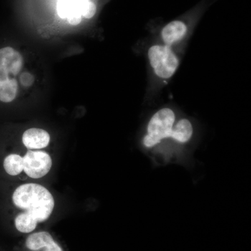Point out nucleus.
<instances>
[{"instance_id": "1", "label": "nucleus", "mask_w": 251, "mask_h": 251, "mask_svg": "<svg viewBox=\"0 0 251 251\" xmlns=\"http://www.w3.org/2000/svg\"><path fill=\"white\" fill-rule=\"evenodd\" d=\"M11 198L16 207L24 210L15 219L16 229L23 233L32 232L39 223L49 219L53 211V196L41 185H21L15 190Z\"/></svg>"}, {"instance_id": "2", "label": "nucleus", "mask_w": 251, "mask_h": 251, "mask_svg": "<svg viewBox=\"0 0 251 251\" xmlns=\"http://www.w3.org/2000/svg\"><path fill=\"white\" fill-rule=\"evenodd\" d=\"M23 67V56L11 47L0 49V101L10 103L17 97L18 85L15 77Z\"/></svg>"}, {"instance_id": "3", "label": "nucleus", "mask_w": 251, "mask_h": 251, "mask_svg": "<svg viewBox=\"0 0 251 251\" xmlns=\"http://www.w3.org/2000/svg\"><path fill=\"white\" fill-rule=\"evenodd\" d=\"M175 120L174 112L171 109L163 108L156 112L149 122L148 134L143 140L145 146L152 148L165 138L174 139L173 125Z\"/></svg>"}, {"instance_id": "4", "label": "nucleus", "mask_w": 251, "mask_h": 251, "mask_svg": "<svg viewBox=\"0 0 251 251\" xmlns=\"http://www.w3.org/2000/svg\"><path fill=\"white\" fill-rule=\"evenodd\" d=\"M148 56L155 74L161 78L173 76L179 65L177 57L168 46H152Z\"/></svg>"}, {"instance_id": "5", "label": "nucleus", "mask_w": 251, "mask_h": 251, "mask_svg": "<svg viewBox=\"0 0 251 251\" xmlns=\"http://www.w3.org/2000/svg\"><path fill=\"white\" fill-rule=\"evenodd\" d=\"M49 153L42 151H27L23 157V171L29 177L39 179L46 176L52 168Z\"/></svg>"}, {"instance_id": "6", "label": "nucleus", "mask_w": 251, "mask_h": 251, "mask_svg": "<svg viewBox=\"0 0 251 251\" xmlns=\"http://www.w3.org/2000/svg\"><path fill=\"white\" fill-rule=\"evenodd\" d=\"M91 0H58L57 14L59 17L67 18L69 24L77 25L81 22L84 11Z\"/></svg>"}, {"instance_id": "7", "label": "nucleus", "mask_w": 251, "mask_h": 251, "mask_svg": "<svg viewBox=\"0 0 251 251\" xmlns=\"http://www.w3.org/2000/svg\"><path fill=\"white\" fill-rule=\"evenodd\" d=\"M26 247L31 251L45 249V251H63L47 232H36L29 236L26 241Z\"/></svg>"}, {"instance_id": "8", "label": "nucleus", "mask_w": 251, "mask_h": 251, "mask_svg": "<svg viewBox=\"0 0 251 251\" xmlns=\"http://www.w3.org/2000/svg\"><path fill=\"white\" fill-rule=\"evenodd\" d=\"M23 143L28 150H41L49 145V133L41 128H31L24 132Z\"/></svg>"}, {"instance_id": "9", "label": "nucleus", "mask_w": 251, "mask_h": 251, "mask_svg": "<svg viewBox=\"0 0 251 251\" xmlns=\"http://www.w3.org/2000/svg\"><path fill=\"white\" fill-rule=\"evenodd\" d=\"M187 27L184 23L181 21H173L167 25L162 30V38L167 45L174 44L181 40L186 34Z\"/></svg>"}, {"instance_id": "10", "label": "nucleus", "mask_w": 251, "mask_h": 251, "mask_svg": "<svg viewBox=\"0 0 251 251\" xmlns=\"http://www.w3.org/2000/svg\"><path fill=\"white\" fill-rule=\"evenodd\" d=\"M2 168L9 176H17L23 171V157L16 153H10L4 157Z\"/></svg>"}, {"instance_id": "11", "label": "nucleus", "mask_w": 251, "mask_h": 251, "mask_svg": "<svg viewBox=\"0 0 251 251\" xmlns=\"http://www.w3.org/2000/svg\"><path fill=\"white\" fill-rule=\"evenodd\" d=\"M173 128L175 133L174 140L179 143H186L192 136V125L191 122L186 119L180 120Z\"/></svg>"}, {"instance_id": "12", "label": "nucleus", "mask_w": 251, "mask_h": 251, "mask_svg": "<svg viewBox=\"0 0 251 251\" xmlns=\"http://www.w3.org/2000/svg\"><path fill=\"white\" fill-rule=\"evenodd\" d=\"M20 80H21V84L25 86V87H29L34 83V77L29 73L25 72L21 75Z\"/></svg>"}]
</instances>
